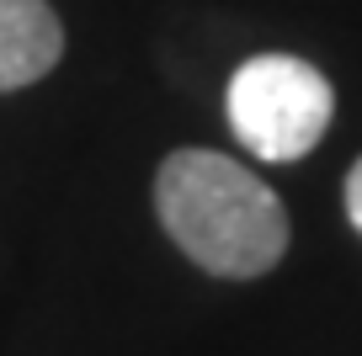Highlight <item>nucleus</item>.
<instances>
[{"label":"nucleus","mask_w":362,"mask_h":356,"mask_svg":"<svg viewBox=\"0 0 362 356\" xmlns=\"http://www.w3.org/2000/svg\"><path fill=\"white\" fill-rule=\"evenodd\" d=\"M155 213L170 245L224 282L267 277L293 239L283 197L218 149H170L155 170Z\"/></svg>","instance_id":"obj_1"},{"label":"nucleus","mask_w":362,"mask_h":356,"mask_svg":"<svg viewBox=\"0 0 362 356\" xmlns=\"http://www.w3.org/2000/svg\"><path fill=\"white\" fill-rule=\"evenodd\" d=\"M224 107L235 138L256 160L293 165L330 134L336 90H330L325 69H315L298 54H256L229 75Z\"/></svg>","instance_id":"obj_2"},{"label":"nucleus","mask_w":362,"mask_h":356,"mask_svg":"<svg viewBox=\"0 0 362 356\" xmlns=\"http://www.w3.org/2000/svg\"><path fill=\"white\" fill-rule=\"evenodd\" d=\"M64 59V22L48 0H0V96L54 75Z\"/></svg>","instance_id":"obj_3"},{"label":"nucleus","mask_w":362,"mask_h":356,"mask_svg":"<svg viewBox=\"0 0 362 356\" xmlns=\"http://www.w3.org/2000/svg\"><path fill=\"white\" fill-rule=\"evenodd\" d=\"M346 218H351V229L362 234V160L346 170Z\"/></svg>","instance_id":"obj_4"}]
</instances>
